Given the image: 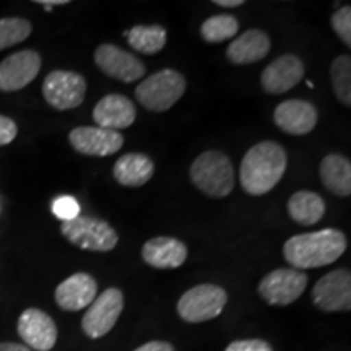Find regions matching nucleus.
I'll return each instance as SVG.
<instances>
[{
    "mask_svg": "<svg viewBox=\"0 0 351 351\" xmlns=\"http://www.w3.org/2000/svg\"><path fill=\"white\" fill-rule=\"evenodd\" d=\"M346 238L340 230H326L304 232L289 238L283 245V256L293 269H319L330 265L343 256L346 251Z\"/></svg>",
    "mask_w": 351,
    "mask_h": 351,
    "instance_id": "f257e3e1",
    "label": "nucleus"
},
{
    "mask_svg": "<svg viewBox=\"0 0 351 351\" xmlns=\"http://www.w3.org/2000/svg\"><path fill=\"white\" fill-rule=\"evenodd\" d=\"M287 165V153L278 143L267 140L254 145L241 163V186L251 195L267 194L282 181Z\"/></svg>",
    "mask_w": 351,
    "mask_h": 351,
    "instance_id": "f03ea898",
    "label": "nucleus"
},
{
    "mask_svg": "<svg viewBox=\"0 0 351 351\" xmlns=\"http://www.w3.org/2000/svg\"><path fill=\"white\" fill-rule=\"evenodd\" d=\"M194 186L213 199L228 197L234 189V169L223 152L208 150L195 158L191 166Z\"/></svg>",
    "mask_w": 351,
    "mask_h": 351,
    "instance_id": "7ed1b4c3",
    "label": "nucleus"
},
{
    "mask_svg": "<svg viewBox=\"0 0 351 351\" xmlns=\"http://www.w3.org/2000/svg\"><path fill=\"white\" fill-rule=\"evenodd\" d=\"M186 91V78L171 69L160 70L147 77L135 88V96L145 109L153 112L168 111L182 98Z\"/></svg>",
    "mask_w": 351,
    "mask_h": 351,
    "instance_id": "20e7f679",
    "label": "nucleus"
},
{
    "mask_svg": "<svg viewBox=\"0 0 351 351\" xmlns=\"http://www.w3.org/2000/svg\"><path fill=\"white\" fill-rule=\"evenodd\" d=\"M60 232L70 244L83 251L109 252L119 243V236L104 219L80 215L72 221L62 223Z\"/></svg>",
    "mask_w": 351,
    "mask_h": 351,
    "instance_id": "39448f33",
    "label": "nucleus"
},
{
    "mask_svg": "<svg viewBox=\"0 0 351 351\" xmlns=\"http://www.w3.org/2000/svg\"><path fill=\"white\" fill-rule=\"evenodd\" d=\"M228 302V293L218 285H197L184 293L178 302V314L189 324L207 322L218 317Z\"/></svg>",
    "mask_w": 351,
    "mask_h": 351,
    "instance_id": "423d86ee",
    "label": "nucleus"
},
{
    "mask_svg": "<svg viewBox=\"0 0 351 351\" xmlns=\"http://www.w3.org/2000/svg\"><path fill=\"white\" fill-rule=\"evenodd\" d=\"M124 311V295L121 289L108 288L95 298L82 319V328L88 339L98 340L108 335Z\"/></svg>",
    "mask_w": 351,
    "mask_h": 351,
    "instance_id": "0eeeda50",
    "label": "nucleus"
},
{
    "mask_svg": "<svg viewBox=\"0 0 351 351\" xmlns=\"http://www.w3.org/2000/svg\"><path fill=\"white\" fill-rule=\"evenodd\" d=\"M307 280V275L301 270L276 269L258 283V295L271 306H289L304 293Z\"/></svg>",
    "mask_w": 351,
    "mask_h": 351,
    "instance_id": "6e6552de",
    "label": "nucleus"
},
{
    "mask_svg": "<svg viewBox=\"0 0 351 351\" xmlns=\"http://www.w3.org/2000/svg\"><path fill=\"white\" fill-rule=\"evenodd\" d=\"M43 95L57 111H69L83 103L86 95V82L77 72L54 70L43 83Z\"/></svg>",
    "mask_w": 351,
    "mask_h": 351,
    "instance_id": "1a4fd4ad",
    "label": "nucleus"
},
{
    "mask_svg": "<svg viewBox=\"0 0 351 351\" xmlns=\"http://www.w3.org/2000/svg\"><path fill=\"white\" fill-rule=\"evenodd\" d=\"M315 307L324 313H343L351 309V275L348 270L337 269L324 275L313 288Z\"/></svg>",
    "mask_w": 351,
    "mask_h": 351,
    "instance_id": "9d476101",
    "label": "nucleus"
},
{
    "mask_svg": "<svg viewBox=\"0 0 351 351\" xmlns=\"http://www.w3.org/2000/svg\"><path fill=\"white\" fill-rule=\"evenodd\" d=\"M95 64L108 77L124 83L137 82L145 75L142 60L114 44H101L95 51Z\"/></svg>",
    "mask_w": 351,
    "mask_h": 351,
    "instance_id": "9b49d317",
    "label": "nucleus"
},
{
    "mask_svg": "<svg viewBox=\"0 0 351 351\" xmlns=\"http://www.w3.org/2000/svg\"><path fill=\"white\" fill-rule=\"evenodd\" d=\"M69 142L82 155L109 156L117 153L124 145L121 132L103 127H77L69 134Z\"/></svg>",
    "mask_w": 351,
    "mask_h": 351,
    "instance_id": "f8f14e48",
    "label": "nucleus"
},
{
    "mask_svg": "<svg viewBox=\"0 0 351 351\" xmlns=\"http://www.w3.org/2000/svg\"><path fill=\"white\" fill-rule=\"evenodd\" d=\"M41 56L36 51L25 49L8 56L0 64V90L19 91L38 77Z\"/></svg>",
    "mask_w": 351,
    "mask_h": 351,
    "instance_id": "ddd939ff",
    "label": "nucleus"
},
{
    "mask_svg": "<svg viewBox=\"0 0 351 351\" xmlns=\"http://www.w3.org/2000/svg\"><path fill=\"white\" fill-rule=\"evenodd\" d=\"M19 335L29 348L49 351L57 341V327L51 315L36 307H29L19 319Z\"/></svg>",
    "mask_w": 351,
    "mask_h": 351,
    "instance_id": "4468645a",
    "label": "nucleus"
},
{
    "mask_svg": "<svg viewBox=\"0 0 351 351\" xmlns=\"http://www.w3.org/2000/svg\"><path fill=\"white\" fill-rule=\"evenodd\" d=\"M304 77V64L295 54H285L275 59L262 72V88L270 95H283L296 86Z\"/></svg>",
    "mask_w": 351,
    "mask_h": 351,
    "instance_id": "2eb2a0df",
    "label": "nucleus"
},
{
    "mask_svg": "<svg viewBox=\"0 0 351 351\" xmlns=\"http://www.w3.org/2000/svg\"><path fill=\"white\" fill-rule=\"evenodd\" d=\"M274 121L289 135H306L317 124V109L309 101L288 99L275 108Z\"/></svg>",
    "mask_w": 351,
    "mask_h": 351,
    "instance_id": "dca6fc26",
    "label": "nucleus"
},
{
    "mask_svg": "<svg viewBox=\"0 0 351 351\" xmlns=\"http://www.w3.org/2000/svg\"><path fill=\"white\" fill-rule=\"evenodd\" d=\"M98 296V283L91 275L75 274L56 288V302L64 311H82Z\"/></svg>",
    "mask_w": 351,
    "mask_h": 351,
    "instance_id": "f3484780",
    "label": "nucleus"
},
{
    "mask_svg": "<svg viewBox=\"0 0 351 351\" xmlns=\"http://www.w3.org/2000/svg\"><path fill=\"white\" fill-rule=\"evenodd\" d=\"M135 117H137V111H135L134 103L124 95L104 96L93 109V119L98 127L116 132L130 127Z\"/></svg>",
    "mask_w": 351,
    "mask_h": 351,
    "instance_id": "a211bd4d",
    "label": "nucleus"
},
{
    "mask_svg": "<svg viewBox=\"0 0 351 351\" xmlns=\"http://www.w3.org/2000/svg\"><path fill=\"white\" fill-rule=\"evenodd\" d=\"M142 257L153 269H178L187 258V247L174 238H153L142 249Z\"/></svg>",
    "mask_w": 351,
    "mask_h": 351,
    "instance_id": "6ab92c4d",
    "label": "nucleus"
},
{
    "mask_svg": "<svg viewBox=\"0 0 351 351\" xmlns=\"http://www.w3.org/2000/svg\"><path fill=\"white\" fill-rule=\"evenodd\" d=\"M270 52V38L262 29H247L228 46V60L236 65L254 64Z\"/></svg>",
    "mask_w": 351,
    "mask_h": 351,
    "instance_id": "aec40b11",
    "label": "nucleus"
},
{
    "mask_svg": "<svg viewBox=\"0 0 351 351\" xmlns=\"http://www.w3.org/2000/svg\"><path fill=\"white\" fill-rule=\"evenodd\" d=\"M155 165L143 153H127L114 165V178L121 186L140 187L152 179Z\"/></svg>",
    "mask_w": 351,
    "mask_h": 351,
    "instance_id": "412c9836",
    "label": "nucleus"
},
{
    "mask_svg": "<svg viewBox=\"0 0 351 351\" xmlns=\"http://www.w3.org/2000/svg\"><path fill=\"white\" fill-rule=\"evenodd\" d=\"M320 181L328 191L339 197L351 194V165L345 156L330 153L322 160L319 168Z\"/></svg>",
    "mask_w": 351,
    "mask_h": 351,
    "instance_id": "4be33fe9",
    "label": "nucleus"
},
{
    "mask_svg": "<svg viewBox=\"0 0 351 351\" xmlns=\"http://www.w3.org/2000/svg\"><path fill=\"white\" fill-rule=\"evenodd\" d=\"M288 213L300 225L313 226L319 223L326 213V202L315 192L300 191L289 197Z\"/></svg>",
    "mask_w": 351,
    "mask_h": 351,
    "instance_id": "5701e85b",
    "label": "nucleus"
},
{
    "mask_svg": "<svg viewBox=\"0 0 351 351\" xmlns=\"http://www.w3.org/2000/svg\"><path fill=\"white\" fill-rule=\"evenodd\" d=\"M124 34L132 49L142 54H156L166 46V29L160 25H137Z\"/></svg>",
    "mask_w": 351,
    "mask_h": 351,
    "instance_id": "b1692460",
    "label": "nucleus"
},
{
    "mask_svg": "<svg viewBox=\"0 0 351 351\" xmlns=\"http://www.w3.org/2000/svg\"><path fill=\"white\" fill-rule=\"evenodd\" d=\"M239 32V21L232 15H215L202 23L200 34L207 43H223Z\"/></svg>",
    "mask_w": 351,
    "mask_h": 351,
    "instance_id": "393cba45",
    "label": "nucleus"
},
{
    "mask_svg": "<svg viewBox=\"0 0 351 351\" xmlns=\"http://www.w3.org/2000/svg\"><path fill=\"white\" fill-rule=\"evenodd\" d=\"M332 86L343 106H351V57L339 56L330 65Z\"/></svg>",
    "mask_w": 351,
    "mask_h": 351,
    "instance_id": "a878e982",
    "label": "nucleus"
},
{
    "mask_svg": "<svg viewBox=\"0 0 351 351\" xmlns=\"http://www.w3.org/2000/svg\"><path fill=\"white\" fill-rule=\"evenodd\" d=\"M32 34V23L25 19L0 20V51L23 43Z\"/></svg>",
    "mask_w": 351,
    "mask_h": 351,
    "instance_id": "bb28decb",
    "label": "nucleus"
},
{
    "mask_svg": "<svg viewBox=\"0 0 351 351\" xmlns=\"http://www.w3.org/2000/svg\"><path fill=\"white\" fill-rule=\"evenodd\" d=\"M52 213L62 223L72 221L80 217V204L72 195H60L52 202Z\"/></svg>",
    "mask_w": 351,
    "mask_h": 351,
    "instance_id": "cd10ccee",
    "label": "nucleus"
},
{
    "mask_svg": "<svg viewBox=\"0 0 351 351\" xmlns=\"http://www.w3.org/2000/svg\"><path fill=\"white\" fill-rule=\"evenodd\" d=\"M333 32L339 34V38L346 46H351V8L341 7L332 15L330 19Z\"/></svg>",
    "mask_w": 351,
    "mask_h": 351,
    "instance_id": "c85d7f7f",
    "label": "nucleus"
},
{
    "mask_svg": "<svg viewBox=\"0 0 351 351\" xmlns=\"http://www.w3.org/2000/svg\"><path fill=\"white\" fill-rule=\"evenodd\" d=\"M225 351H274L267 341L254 340H236L226 346Z\"/></svg>",
    "mask_w": 351,
    "mask_h": 351,
    "instance_id": "c756f323",
    "label": "nucleus"
},
{
    "mask_svg": "<svg viewBox=\"0 0 351 351\" xmlns=\"http://www.w3.org/2000/svg\"><path fill=\"white\" fill-rule=\"evenodd\" d=\"M16 134H19V129H16L15 122L10 117L0 116V147L12 143Z\"/></svg>",
    "mask_w": 351,
    "mask_h": 351,
    "instance_id": "7c9ffc66",
    "label": "nucleus"
},
{
    "mask_svg": "<svg viewBox=\"0 0 351 351\" xmlns=\"http://www.w3.org/2000/svg\"><path fill=\"white\" fill-rule=\"evenodd\" d=\"M134 351H174V346L168 341H148Z\"/></svg>",
    "mask_w": 351,
    "mask_h": 351,
    "instance_id": "2f4dec72",
    "label": "nucleus"
},
{
    "mask_svg": "<svg viewBox=\"0 0 351 351\" xmlns=\"http://www.w3.org/2000/svg\"><path fill=\"white\" fill-rule=\"evenodd\" d=\"M0 351H32V350H29L28 346H25V345L5 341V343H0Z\"/></svg>",
    "mask_w": 351,
    "mask_h": 351,
    "instance_id": "473e14b6",
    "label": "nucleus"
},
{
    "mask_svg": "<svg viewBox=\"0 0 351 351\" xmlns=\"http://www.w3.org/2000/svg\"><path fill=\"white\" fill-rule=\"evenodd\" d=\"M38 3H41V5L44 7V10H46V12H51L52 7L65 5V3H69V2H67V0H39Z\"/></svg>",
    "mask_w": 351,
    "mask_h": 351,
    "instance_id": "72a5a7b5",
    "label": "nucleus"
},
{
    "mask_svg": "<svg viewBox=\"0 0 351 351\" xmlns=\"http://www.w3.org/2000/svg\"><path fill=\"white\" fill-rule=\"evenodd\" d=\"M243 0H215V5L226 7V8H236L243 5Z\"/></svg>",
    "mask_w": 351,
    "mask_h": 351,
    "instance_id": "f704fd0d",
    "label": "nucleus"
}]
</instances>
